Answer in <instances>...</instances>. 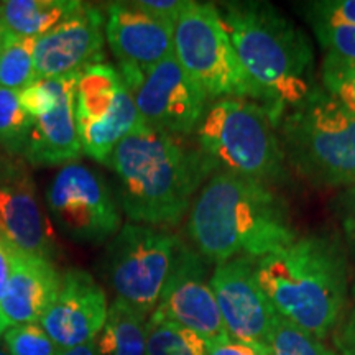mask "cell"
<instances>
[{
    "instance_id": "cell-11",
    "label": "cell",
    "mask_w": 355,
    "mask_h": 355,
    "mask_svg": "<svg viewBox=\"0 0 355 355\" xmlns=\"http://www.w3.org/2000/svg\"><path fill=\"white\" fill-rule=\"evenodd\" d=\"M255 260L237 257L216 265L211 288L230 340L263 354L278 313L257 282Z\"/></svg>"
},
{
    "instance_id": "cell-26",
    "label": "cell",
    "mask_w": 355,
    "mask_h": 355,
    "mask_svg": "<svg viewBox=\"0 0 355 355\" xmlns=\"http://www.w3.org/2000/svg\"><path fill=\"white\" fill-rule=\"evenodd\" d=\"M2 339L8 355H60L61 352L40 324L10 326Z\"/></svg>"
},
{
    "instance_id": "cell-15",
    "label": "cell",
    "mask_w": 355,
    "mask_h": 355,
    "mask_svg": "<svg viewBox=\"0 0 355 355\" xmlns=\"http://www.w3.org/2000/svg\"><path fill=\"white\" fill-rule=\"evenodd\" d=\"M109 314L107 296L87 272L71 268L61 277L58 296L40 326L61 350L78 347L101 334Z\"/></svg>"
},
{
    "instance_id": "cell-6",
    "label": "cell",
    "mask_w": 355,
    "mask_h": 355,
    "mask_svg": "<svg viewBox=\"0 0 355 355\" xmlns=\"http://www.w3.org/2000/svg\"><path fill=\"white\" fill-rule=\"evenodd\" d=\"M277 123L272 110L255 101H216L196 130L199 148L222 170L275 183L286 176Z\"/></svg>"
},
{
    "instance_id": "cell-30",
    "label": "cell",
    "mask_w": 355,
    "mask_h": 355,
    "mask_svg": "<svg viewBox=\"0 0 355 355\" xmlns=\"http://www.w3.org/2000/svg\"><path fill=\"white\" fill-rule=\"evenodd\" d=\"M306 7L309 21L355 26V0H322L311 2Z\"/></svg>"
},
{
    "instance_id": "cell-34",
    "label": "cell",
    "mask_w": 355,
    "mask_h": 355,
    "mask_svg": "<svg viewBox=\"0 0 355 355\" xmlns=\"http://www.w3.org/2000/svg\"><path fill=\"white\" fill-rule=\"evenodd\" d=\"M12 273V245H8L6 239L0 235V303L6 295L8 278Z\"/></svg>"
},
{
    "instance_id": "cell-13",
    "label": "cell",
    "mask_w": 355,
    "mask_h": 355,
    "mask_svg": "<svg viewBox=\"0 0 355 355\" xmlns=\"http://www.w3.org/2000/svg\"><path fill=\"white\" fill-rule=\"evenodd\" d=\"M0 235L26 255L55 259L58 242L42 209L28 163L6 153L0 159Z\"/></svg>"
},
{
    "instance_id": "cell-32",
    "label": "cell",
    "mask_w": 355,
    "mask_h": 355,
    "mask_svg": "<svg viewBox=\"0 0 355 355\" xmlns=\"http://www.w3.org/2000/svg\"><path fill=\"white\" fill-rule=\"evenodd\" d=\"M334 345L339 355H355V308L337 324Z\"/></svg>"
},
{
    "instance_id": "cell-18",
    "label": "cell",
    "mask_w": 355,
    "mask_h": 355,
    "mask_svg": "<svg viewBox=\"0 0 355 355\" xmlns=\"http://www.w3.org/2000/svg\"><path fill=\"white\" fill-rule=\"evenodd\" d=\"M61 288V275L50 260L26 255L12 247V273L0 303L10 326L40 324Z\"/></svg>"
},
{
    "instance_id": "cell-16",
    "label": "cell",
    "mask_w": 355,
    "mask_h": 355,
    "mask_svg": "<svg viewBox=\"0 0 355 355\" xmlns=\"http://www.w3.org/2000/svg\"><path fill=\"white\" fill-rule=\"evenodd\" d=\"M175 26L148 15L132 2L110 3L105 38L121 73L145 71L175 53Z\"/></svg>"
},
{
    "instance_id": "cell-3",
    "label": "cell",
    "mask_w": 355,
    "mask_h": 355,
    "mask_svg": "<svg viewBox=\"0 0 355 355\" xmlns=\"http://www.w3.org/2000/svg\"><path fill=\"white\" fill-rule=\"evenodd\" d=\"M255 277L279 316L319 340L339 324L347 300V260L337 239L296 237L257 259Z\"/></svg>"
},
{
    "instance_id": "cell-28",
    "label": "cell",
    "mask_w": 355,
    "mask_h": 355,
    "mask_svg": "<svg viewBox=\"0 0 355 355\" xmlns=\"http://www.w3.org/2000/svg\"><path fill=\"white\" fill-rule=\"evenodd\" d=\"M316 38L326 55L355 63V26L311 21Z\"/></svg>"
},
{
    "instance_id": "cell-8",
    "label": "cell",
    "mask_w": 355,
    "mask_h": 355,
    "mask_svg": "<svg viewBox=\"0 0 355 355\" xmlns=\"http://www.w3.org/2000/svg\"><path fill=\"white\" fill-rule=\"evenodd\" d=\"M181 241L170 232L125 224L107 248V278L117 298L150 316L175 265Z\"/></svg>"
},
{
    "instance_id": "cell-38",
    "label": "cell",
    "mask_w": 355,
    "mask_h": 355,
    "mask_svg": "<svg viewBox=\"0 0 355 355\" xmlns=\"http://www.w3.org/2000/svg\"><path fill=\"white\" fill-rule=\"evenodd\" d=\"M6 38H7V33H6V30H3L2 26H0V51H2V48H3V43H6Z\"/></svg>"
},
{
    "instance_id": "cell-4",
    "label": "cell",
    "mask_w": 355,
    "mask_h": 355,
    "mask_svg": "<svg viewBox=\"0 0 355 355\" xmlns=\"http://www.w3.org/2000/svg\"><path fill=\"white\" fill-rule=\"evenodd\" d=\"M217 10L243 71L278 121L316 87L308 37L268 2H225Z\"/></svg>"
},
{
    "instance_id": "cell-31",
    "label": "cell",
    "mask_w": 355,
    "mask_h": 355,
    "mask_svg": "<svg viewBox=\"0 0 355 355\" xmlns=\"http://www.w3.org/2000/svg\"><path fill=\"white\" fill-rule=\"evenodd\" d=\"M189 2L191 0H135L132 3L155 19L175 26L181 13L188 8Z\"/></svg>"
},
{
    "instance_id": "cell-25",
    "label": "cell",
    "mask_w": 355,
    "mask_h": 355,
    "mask_svg": "<svg viewBox=\"0 0 355 355\" xmlns=\"http://www.w3.org/2000/svg\"><path fill=\"white\" fill-rule=\"evenodd\" d=\"M32 119L25 114L19 91L0 87V148L12 157H24Z\"/></svg>"
},
{
    "instance_id": "cell-1",
    "label": "cell",
    "mask_w": 355,
    "mask_h": 355,
    "mask_svg": "<svg viewBox=\"0 0 355 355\" xmlns=\"http://www.w3.org/2000/svg\"><path fill=\"white\" fill-rule=\"evenodd\" d=\"M107 166L117 178V198L128 219L157 229L183 219L196 191L217 170L201 148L144 122L115 146Z\"/></svg>"
},
{
    "instance_id": "cell-40",
    "label": "cell",
    "mask_w": 355,
    "mask_h": 355,
    "mask_svg": "<svg viewBox=\"0 0 355 355\" xmlns=\"http://www.w3.org/2000/svg\"><path fill=\"white\" fill-rule=\"evenodd\" d=\"M7 152H3V150L2 148H0V159H2L3 158V155H6Z\"/></svg>"
},
{
    "instance_id": "cell-21",
    "label": "cell",
    "mask_w": 355,
    "mask_h": 355,
    "mask_svg": "<svg viewBox=\"0 0 355 355\" xmlns=\"http://www.w3.org/2000/svg\"><path fill=\"white\" fill-rule=\"evenodd\" d=\"M146 319L140 311L115 300L96 337L99 355H146Z\"/></svg>"
},
{
    "instance_id": "cell-33",
    "label": "cell",
    "mask_w": 355,
    "mask_h": 355,
    "mask_svg": "<svg viewBox=\"0 0 355 355\" xmlns=\"http://www.w3.org/2000/svg\"><path fill=\"white\" fill-rule=\"evenodd\" d=\"M207 355H263L259 350L248 347L245 344L235 340H224V343H206Z\"/></svg>"
},
{
    "instance_id": "cell-27",
    "label": "cell",
    "mask_w": 355,
    "mask_h": 355,
    "mask_svg": "<svg viewBox=\"0 0 355 355\" xmlns=\"http://www.w3.org/2000/svg\"><path fill=\"white\" fill-rule=\"evenodd\" d=\"M322 86L355 114V63L331 55L324 56Z\"/></svg>"
},
{
    "instance_id": "cell-9",
    "label": "cell",
    "mask_w": 355,
    "mask_h": 355,
    "mask_svg": "<svg viewBox=\"0 0 355 355\" xmlns=\"http://www.w3.org/2000/svg\"><path fill=\"white\" fill-rule=\"evenodd\" d=\"M121 78L146 127L186 137L201 125L209 99L178 63L175 53L145 71H123Z\"/></svg>"
},
{
    "instance_id": "cell-23",
    "label": "cell",
    "mask_w": 355,
    "mask_h": 355,
    "mask_svg": "<svg viewBox=\"0 0 355 355\" xmlns=\"http://www.w3.org/2000/svg\"><path fill=\"white\" fill-rule=\"evenodd\" d=\"M33 38H17L7 35L0 51V87L20 91L37 81L35 76Z\"/></svg>"
},
{
    "instance_id": "cell-41",
    "label": "cell",
    "mask_w": 355,
    "mask_h": 355,
    "mask_svg": "<svg viewBox=\"0 0 355 355\" xmlns=\"http://www.w3.org/2000/svg\"><path fill=\"white\" fill-rule=\"evenodd\" d=\"M352 296H354V300H355V285H354V288H352Z\"/></svg>"
},
{
    "instance_id": "cell-24",
    "label": "cell",
    "mask_w": 355,
    "mask_h": 355,
    "mask_svg": "<svg viewBox=\"0 0 355 355\" xmlns=\"http://www.w3.org/2000/svg\"><path fill=\"white\" fill-rule=\"evenodd\" d=\"M263 355H339L286 318L277 316Z\"/></svg>"
},
{
    "instance_id": "cell-12",
    "label": "cell",
    "mask_w": 355,
    "mask_h": 355,
    "mask_svg": "<svg viewBox=\"0 0 355 355\" xmlns=\"http://www.w3.org/2000/svg\"><path fill=\"white\" fill-rule=\"evenodd\" d=\"M207 263L199 252L181 242L155 313L193 331L206 343H224L230 337L207 278Z\"/></svg>"
},
{
    "instance_id": "cell-19",
    "label": "cell",
    "mask_w": 355,
    "mask_h": 355,
    "mask_svg": "<svg viewBox=\"0 0 355 355\" xmlns=\"http://www.w3.org/2000/svg\"><path fill=\"white\" fill-rule=\"evenodd\" d=\"M81 6L78 0H6L0 2V26L12 37L37 40Z\"/></svg>"
},
{
    "instance_id": "cell-5",
    "label": "cell",
    "mask_w": 355,
    "mask_h": 355,
    "mask_svg": "<svg viewBox=\"0 0 355 355\" xmlns=\"http://www.w3.org/2000/svg\"><path fill=\"white\" fill-rule=\"evenodd\" d=\"M278 135L286 165L311 183L355 188V114L314 87L300 104L279 115Z\"/></svg>"
},
{
    "instance_id": "cell-14",
    "label": "cell",
    "mask_w": 355,
    "mask_h": 355,
    "mask_svg": "<svg viewBox=\"0 0 355 355\" xmlns=\"http://www.w3.org/2000/svg\"><path fill=\"white\" fill-rule=\"evenodd\" d=\"M104 15L84 3L35 43V76H79L89 66L104 63Z\"/></svg>"
},
{
    "instance_id": "cell-10",
    "label": "cell",
    "mask_w": 355,
    "mask_h": 355,
    "mask_svg": "<svg viewBox=\"0 0 355 355\" xmlns=\"http://www.w3.org/2000/svg\"><path fill=\"white\" fill-rule=\"evenodd\" d=\"M53 222L76 242L99 243L121 230V211L114 193L99 173L83 163H68L46 191Z\"/></svg>"
},
{
    "instance_id": "cell-20",
    "label": "cell",
    "mask_w": 355,
    "mask_h": 355,
    "mask_svg": "<svg viewBox=\"0 0 355 355\" xmlns=\"http://www.w3.org/2000/svg\"><path fill=\"white\" fill-rule=\"evenodd\" d=\"M123 87L121 73L114 66L99 63L84 69L76 83L78 128L112 112Z\"/></svg>"
},
{
    "instance_id": "cell-37",
    "label": "cell",
    "mask_w": 355,
    "mask_h": 355,
    "mask_svg": "<svg viewBox=\"0 0 355 355\" xmlns=\"http://www.w3.org/2000/svg\"><path fill=\"white\" fill-rule=\"evenodd\" d=\"M8 327H10V324L7 322V319L3 318L2 313H0V337H3V334H6Z\"/></svg>"
},
{
    "instance_id": "cell-29",
    "label": "cell",
    "mask_w": 355,
    "mask_h": 355,
    "mask_svg": "<svg viewBox=\"0 0 355 355\" xmlns=\"http://www.w3.org/2000/svg\"><path fill=\"white\" fill-rule=\"evenodd\" d=\"M58 91H60V79H37L30 86L19 91L21 109L30 119L42 117L56 107Z\"/></svg>"
},
{
    "instance_id": "cell-7",
    "label": "cell",
    "mask_w": 355,
    "mask_h": 355,
    "mask_svg": "<svg viewBox=\"0 0 355 355\" xmlns=\"http://www.w3.org/2000/svg\"><path fill=\"white\" fill-rule=\"evenodd\" d=\"M173 43L178 63L209 101L265 102L260 89L243 71L214 3L189 2L175 24Z\"/></svg>"
},
{
    "instance_id": "cell-35",
    "label": "cell",
    "mask_w": 355,
    "mask_h": 355,
    "mask_svg": "<svg viewBox=\"0 0 355 355\" xmlns=\"http://www.w3.org/2000/svg\"><path fill=\"white\" fill-rule=\"evenodd\" d=\"M60 355H99V350H97V344L94 339V340H91V343L78 345V347L61 350Z\"/></svg>"
},
{
    "instance_id": "cell-36",
    "label": "cell",
    "mask_w": 355,
    "mask_h": 355,
    "mask_svg": "<svg viewBox=\"0 0 355 355\" xmlns=\"http://www.w3.org/2000/svg\"><path fill=\"white\" fill-rule=\"evenodd\" d=\"M345 225H347L349 235L355 241V209H354L352 214H350V217L347 219V224H345Z\"/></svg>"
},
{
    "instance_id": "cell-17",
    "label": "cell",
    "mask_w": 355,
    "mask_h": 355,
    "mask_svg": "<svg viewBox=\"0 0 355 355\" xmlns=\"http://www.w3.org/2000/svg\"><path fill=\"white\" fill-rule=\"evenodd\" d=\"M60 79L58 104L42 117L32 119L24 158L32 166H58L83 157L76 119L78 76Z\"/></svg>"
},
{
    "instance_id": "cell-22",
    "label": "cell",
    "mask_w": 355,
    "mask_h": 355,
    "mask_svg": "<svg viewBox=\"0 0 355 355\" xmlns=\"http://www.w3.org/2000/svg\"><path fill=\"white\" fill-rule=\"evenodd\" d=\"M146 355H207L206 340L153 311L146 319Z\"/></svg>"
},
{
    "instance_id": "cell-39",
    "label": "cell",
    "mask_w": 355,
    "mask_h": 355,
    "mask_svg": "<svg viewBox=\"0 0 355 355\" xmlns=\"http://www.w3.org/2000/svg\"><path fill=\"white\" fill-rule=\"evenodd\" d=\"M0 355H8V352L6 350V347H0Z\"/></svg>"
},
{
    "instance_id": "cell-2",
    "label": "cell",
    "mask_w": 355,
    "mask_h": 355,
    "mask_svg": "<svg viewBox=\"0 0 355 355\" xmlns=\"http://www.w3.org/2000/svg\"><path fill=\"white\" fill-rule=\"evenodd\" d=\"M188 234L209 263L260 257L290 245L298 235L285 202L260 181L219 170L194 198Z\"/></svg>"
}]
</instances>
